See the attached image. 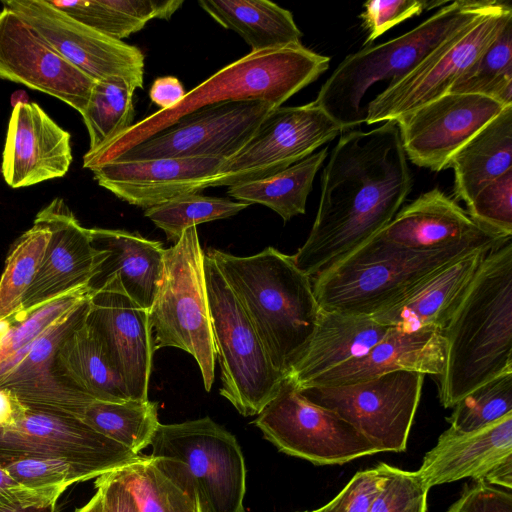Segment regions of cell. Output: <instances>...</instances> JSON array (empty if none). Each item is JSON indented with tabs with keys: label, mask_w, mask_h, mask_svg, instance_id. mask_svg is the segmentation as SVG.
Here are the masks:
<instances>
[{
	"label": "cell",
	"mask_w": 512,
	"mask_h": 512,
	"mask_svg": "<svg viewBox=\"0 0 512 512\" xmlns=\"http://www.w3.org/2000/svg\"><path fill=\"white\" fill-rule=\"evenodd\" d=\"M411 188L395 121L345 131L324 168L317 214L293 255L296 266L314 278L342 261L394 218Z\"/></svg>",
	"instance_id": "1"
},
{
	"label": "cell",
	"mask_w": 512,
	"mask_h": 512,
	"mask_svg": "<svg viewBox=\"0 0 512 512\" xmlns=\"http://www.w3.org/2000/svg\"><path fill=\"white\" fill-rule=\"evenodd\" d=\"M442 334L445 363L437 377L444 408L512 372V238L487 254Z\"/></svg>",
	"instance_id": "2"
},
{
	"label": "cell",
	"mask_w": 512,
	"mask_h": 512,
	"mask_svg": "<svg viewBox=\"0 0 512 512\" xmlns=\"http://www.w3.org/2000/svg\"><path fill=\"white\" fill-rule=\"evenodd\" d=\"M207 254L238 298L275 369L286 376L309 345L321 308L312 278L273 247L247 257Z\"/></svg>",
	"instance_id": "3"
},
{
	"label": "cell",
	"mask_w": 512,
	"mask_h": 512,
	"mask_svg": "<svg viewBox=\"0 0 512 512\" xmlns=\"http://www.w3.org/2000/svg\"><path fill=\"white\" fill-rule=\"evenodd\" d=\"M329 63V57L302 44L250 52L194 87L175 107L159 110L133 124L100 149L87 151L83 167L90 170L114 160L183 116L205 106L259 100L280 107L323 74Z\"/></svg>",
	"instance_id": "4"
},
{
	"label": "cell",
	"mask_w": 512,
	"mask_h": 512,
	"mask_svg": "<svg viewBox=\"0 0 512 512\" xmlns=\"http://www.w3.org/2000/svg\"><path fill=\"white\" fill-rule=\"evenodd\" d=\"M497 2H449L405 34L348 55L324 82L315 102L342 131L357 127L366 121L362 100L373 85L389 81V87L408 76L439 47L489 12Z\"/></svg>",
	"instance_id": "5"
},
{
	"label": "cell",
	"mask_w": 512,
	"mask_h": 512,
	"mask_svg": "<svg viewBox=\"0 0 512 512\" xmlns=\"http://www.w3.org/2000/svg\"><path fill=\"white\" fill-rule=\"evenodd\" d=\"M500 244H465L413 252L375 235L312 278L314 295L322 310L371 317L403 298L446 264L476 249Z\"/></svg>",
	"instance_id": "6"
},
{
	"label": "cell",
	"mask_w": 512,
	"mask_h": 512,
	"mask_svg": "<svg viewBox=\"0 0 512 512\" xmlns=\"http://www.w3.org/2000/svg\"><path fill=\"white\" fill-rule=\"evenodd\" d=\"M205 252L196 227L165 249L160 285L149 310L154 349L174 347L195 359L204 388L215 377V348L204 271Z\"/></svg>",
	"instance_id": "7"
},
{
	"label": "cell",
	"mask_w": 512,
	"mask_h": 512,
	"mask_svg": "<svg viewBox=\"0 0 512 512\" xmlns=\"http://www.w3.org/2000/svg\"><path fill=\"white\" fill-rule=\"evenodd\" d=\"M204 271L220 394L243 416L258 415L275 397L284 376L268 354L215 261L205 253Z\"/></svg>",
	"instance_id": "8"
},
{
	"label": "cell",
	"mask_w": 512,
	"mask_h": 512,
	"mask_svg": "<svg viewBox=\"0 0 512 512\" xmlns=\"http://www.w3.org/2000/svg\"><path fill=\"white\" fill-rule=\"evenodd\" d=\"M151 456L165 458L191 482L203 512H246V466L233 434L210 417L159 424Z\"/></svg>",
	"instance_id": "9"
},
{
	"label": "cell",
	"mask_w": 512,
	"mask_h": 512,
	"mask_svg": "<svg viewBox=\"0 0 512 512\" xmlns=\"http://www.w3.org/2000/svg\"><path fill=\"white\" fill-rule=\"evenodd\" d=\"M253 424L279 451L315 465L344 464L379 453L335 412L308 401L288 375Z\"/></svg>",
	"instance_id": "10"
},
{
	"label": "cell",
	"mask_w": 512,
	"mask_h": 512,
	"mask_svg": "<svg viewBox=\"0 0 512 512\" xmlns=\"http://www.w3.org/2000/svg\"><path fill=\"white\" fill-rule=\"evenodd\" d=\"M425 375L400 370L338 387L299 389L362 433L379 452H403L418 408Z\"/></svg>",
	"instance_id": "11"
},
{
	"label": "cell",
	"mask_w": 512,
	"mask_h": 512,
	"mask_svg": "<svg viewBox=\"0 0 512 512\" xmlns=\"http://www.w3.org/2000/svg\"><path fill=\"white\" fill-rule=\"evenodd\" d=\"M512 20V7L498 1L486 14L439 47L408 76L385 88L366 108V123L395 121L449 93L455 82Z\"/></svg>",
	"instance_id": "12"
},
{
	"label": "cell",
	"mask_w": 512,
	"mask_h": 512,
	"mask_svg": "<svg viewBox=\"0 0 512 512\" xmlns=\"http://www.w3.org/2000/svg\"><path fill=\"white\" fill-rule=\"evenodd\" d=\"M342 132L315 100L300 106H280L263 120L235 156L223 162L208 188L274 175L310 156Z\"/></svg>",
	"instance_id": "13"
},
{
	"label": "cell",
	"mask_w": 512,
	"mask_h": 512,
	"mask_svg": "<svg viewBox=\"0 0 512 512\" xmlns=\"http://www.w3.org/2000/svg\"><path fill=\"white\" fill-rule=\"evenodd\" d=\"M24 457L67 461L99 477L136 461L140 454L101 435L78 417L26 407L16 423L0 428V463Z\"/></svg>",
	"instance_id": "14"
},
{
	"label": "cell",
	"mask_w": 512,
	"mask_h": 512,
	"mask_svg": "<svg viewBox=\"0 0 512 512\" xmlns=\"http://www.w3.org/2000/svg\"><path fill=\"white\" fill-rule=\"evenodd\" d=\"M276 108L259 100L205 106L183 116L114 160L212 157L226 161L245 146Z\"/></svg>",
	"instance_id": "15"
},
{
	"label": "cell",
	"mask_w": 512,
	"mask_h": 512,
	"mask_svg": "<svg viewBox=\"0 0 512 512\" xmlns=\"http://www.w3.org/2000/svg\"><path fill=\"white\" fill-rule=\"evenodd\" d=\"M2 5L94 81L119 79L133 90L143 87L144 55L136 46L77 22L47 0H6Z\"/></svg>",
	"instance_id": "16"
},
{
	"label": "cell",
	"mask_w": 512,
	"mask_h": 512,
	"mask_svg": "<svg viewBox=\"0 0 512 512\" xmlns=\"http://www.w3.org/2000/svg\"><path fill=\"white\" fill-rule=\"evenodd\" d=\"M507 106L479 94L447 93L401 115L395 122L407 159L436 172L448 168L453 155Z\"/></svg>",
	"instance_id": "17"
},
{
	"label": "cell",
	"mask_w": 512,
	"mask_h": 512,
	"mask_svg": "<svg viewBox=\"0 0 512 512\" xmlns=\"http://www.w3.org/2000/svg\"><path fill=\"white\" fill-rule=\"evenodd\" d=\"M0 79L46 93L80 114L95 83L5 7L0 11Z\"/></svg>",
	"instance_id": "18"
},
{
	"label": "cell",
	"mask_w": 512,
	"mask_h": 512,
	"mask_svg": "<svg viewBox=\"0 0 512 512\" xmlns=\"http://www.w3.org/2000/svg\"><path fill=\"white\" fill-rule=\"evenodd\" d=\"M37 215L50 234L20 314L89 287L106 257L93 245L90 229L79 223L63 199H53Z\"/></svg>",
	"instance_id": "19"
},
{
	"label": "cell",
	"mask_w": 512,
	"mask_h": 512,
	"mask_svg": "<svg viewBox=\"0 0 512 512\" xmlns=\"http://www.w3.org/2000/svg\"><path fill=\"white\" fill-rule=\"evenodd\" d=\"M86 322L99 339L131 400L147 401L154 343L149 310L126 295L93 291Z\"/></svg>",
	"instance_id": "20"
},
{
	"label": "cell",
	"mask_w": 512,
	"mask_h": 512,
	"mask_svg": "<svg viewBox=\"0 0 512 512\" xmlns=\"http://www.w3.org/2000/svg\"><path fill=\"white\" fill-rule=\"evenodd\" d=\"M417 472L429 489L472 478L511 490L512 414L471 432L448 428L425 454Z\"/></svg>",
	"instance_id": "21"
},
{
	"label": "cell",
	"mask_w": 512,
	"mask_h": 512,
	"mask_svg": "<svg viewBox=\"0 0 512 512\" xmlns=\"http://www.w3.org/2000/svg\"><path fill=\"white\" fill-rule=\"evenodd\" d=\"M89 300L64 315L4 367L0 371V388L10 391L26 407L80 418L93 399L59 378L55 355L61 341L85 317Z\"/></svg>",
	"instance_id": "22"
},
{
	"label": "cell",
	"mask_w": 512,
	"mask_h": 512,
	"mask_svg": "<svg viewBox=\"0 0 512 512\" xmlns=\"http://www.w3.org/2000/svg\"><path fill=\"white\" fill-rule=\"evenodd\" d=\"M223 162L212 157L113 160L90 170L101 187L146 210L208 188Z\"/></svg>",
	"instance_id": "23"
},
{
	"label": "cell",
	"mask_w": 512,
	"mask_h": 512,
	"mask_svg": "<svg viewBox=\"0 0 512 512\" xmlns=\"http://www.w3.org/2000/svg\"><path fill=\"white\" fill-rule=\"evenodd\" d=\"M70 133L37 103L16 102L8 124L1 172L12 188L61 178L72 163Z\"/></svg>",
	"instance_id": "24"
},
{
	"label": "cell",
	"mask_w": 512,
	"mask_h": 512,
	"mask_svg": "<svg viewBox=\"0 0 512 512\" xmlns=\"http://www.w3.org/2000/svg\"><path fill=\"white\" fill-rule=\"evenodd\" d=\"M377 236L413 252H431L465 244H500L512 238L476 223L438 187L422 193L399 210Z\"/></svg>",
	"instance_id": "25"
},
{
	"label": "cell",
	"mask_w": 512,
	"mask_h": 512,
	"mask_svg": "<svg viewBox=\"0 0 512 512\" xmlns=\"http://www.w3.org/2000/svg\"><path fill=\"white\" fill-rule=\"evenodd\" d=\"M444 363L442 331L435 328L402 330L392 327L368 352L322 373L301 388L350 385L400 370L438 376Z\"/></svg>",
	"instance_id": "26"
},
{
	"label": "cell",
	"mask_w": 512,
	"mask_h": 512,
	"mask_svg": "<svg viewBox=\"0 0 512 512\" xmlns=\"http://www.w3.org/2000/svg\"><path fill=\"white\" fill-rule=\"evenodd\" d=\"M90 235L93 245L106 253L90 289L124 294L150 310L164 268L162 243L118 229L92 228Z\"/></svg>",
	"instance_id": "27"
},
{
	"label": "cell",
	"mask_w": 512,
	"mask_h": 512,
	"mask_svg": "<svg viewBox=\"0 0 512 512\" xmlns=\"http://www.w3.org/2000/svg\"><path fill=\"white\" fill-rule=\"evenodd\" d=\"M495 247L476 249L446 264L403 298L371 317L380 324L402 330L443 331L485 257Z\"/></svg>",
	"instance_id": "28"
},
{
	"label": "cell",
	"mask_w": 512,
	"mask_h": 512,
	"mask_svg": "<svg viewBox=\"0 0 512 512\" xmlns=\"http://www.w3.org/2000/svg\"><path fill=\"white\" fill-rule=\"evenodd\" d=\"M391 328L370 316L321 309L309 345L287 375L301 388L322 373L362 356Z\"/></svg>",
	"instance_id": "29"
},
{
	"label": "cell",
	"mask_w": 512,
	"mask_h": 512,
	"mask_svg": "<svg viewBox=\"0 0 512 512\" xmlns=\"http://www.w3.org/2000/svg\"><path fill=\"white\" fill-rule=\"evenodd\" d=\"M85 318L86 315L57 348V375L67 385L92 399L109 402L131 400L122 379Z\"/></svg>",
	"instance_id": "30"
},
{
	"label": "cell",
	"mask_w": 512,
	"mask_h": 512,
	"mask_svg": "<svg viewBox=\"0 0 512 512\" xmlns=\"http://www.w3.org/2000/svg\"><path fill=\"white\" fill-rule=\"evenodd\" d=\"M454 193L466 205L489 182L512 169V105L476 133L451 158Z\"/></svg>",
	"instance_id": "31"
},
{
	"label": "cell",
	"mask_w": 512,
	"mask_h": 512,
	"mask_svg": "<svg viewBox=\"0 0 512 512\" xmlns=\"http://www.w3.org/2000/svg\"><path fill=\"white\" fill-rule=\"evenodd\" d=\"M217 23L239 34L251 52L301 44L302 32L293 15L267 0H200Z\"/></svg>",
	"instance_id": "32"
},
{
	"label": "cell",
	"mask_w": 512,
	"mask_h": 512,
	"mask_svg": "<svg viewBox=\"0 0 512 512\" xmlns=\"http://www.w3.org/2000/svg\"><path fill=\"white\" fill-rule=\"evenodd\" d=\"M115 473L141 512H203L191 482L165 458L140 454Z\"/></svg>",
	"instance_id": "33"
},
{
	"label": "cell",
	"mask_w": 512,
	"mask_h": 512,
	"mask_svg": "<svg viewBox=\"0 0 512 512\" xmlns=\"http://www.w3.org/2000/svg\"><path fill=\"white\" fill-rule=\"evenodd\" d=\"M327 151L325 147L274 175L231 185L227 193L249 205L262 204L289 221L305 213L307 197Z\"/></svg>",
	"instance_id": "34"
},
{
	"label": "cell",
	"mask_w": 512,
	"mask_h": 512,
	"mask_svg": "<svg viewBox=\"0 0 512 512\" xmlns=\"http://www.w3.org/2000/svg\"><path fill=\"white\" fill-rule=\"evenodd\" d=\"M80 419L136 454L150 446L160 424L158 405L150 400L109 402L93 399L84 408Z\"/></svg>",
	"instance_id": "35"
},
{
	"label": "cell",
	"mask_w": 512,
	"mask_h": 512,
	"mask_svg": "<svg viewBox=\"0 0 512 512\" xmlns=\"http://www.w3.org/2000/svg\"><path fill=\"white\" fill-rule=\"evenodd\" d=\"M49 234L45 222L36 215L33 226L12 245L0 277V322L21 313L24 297L43 258Z\"/></svg>",
	"instance_id": "36"
},
{
	"label": "cell",
	"mask_w": 512,
	"mask_h": 512,
	"mask_svg": "<svg viewBox=\"0 0 512 512\" xmlns=\"http://www.w3.org/2000/svg\"><path fill=\"white\" fill-rule=\"evenodd\" d=\"M134 91L123 80L95 81L81 114L89 134L88 152L100 149L133 125Z\"/></svg>",
	"instance_id": "37"
},
{
	"label": "cell",
	"mask_w": 512,
	"mask_h": 512,
	"mask_svg": "<svg viewBox=\"0 0 512 512\" xmlns=\"http://www.w3.org/2000/svg\"><path fill=\"white\" fill-rule=\"evenodd\" d=\"M449 93L479 94L512 105V20L455 82Z\"/></svg>",
	"instance_id": "38"
},
{
	"label": "cell",
	"mask_w": 512,
	"mask_h": 512,
	"mask_svg": "<svg viewBox=\"0 0 512 512\" xmlns=\"http://www.w3.org/2000/svg\"><path fill=\"white\" fill-rule=\"evenodd\" d=\"M92 293L85 287L0 322V371Z\"/></svg>",
	"instance_id": "39"
},
{
	"label": "cell",
	"mask_w": 512,
	"mask_h": 512,
	"mask_svg": "<svg viewBox=\"0 0 512 512\" xmlns=\"http://www.w3.org/2000/svg\"><path fill=\"white\" fill-rule=\"evenodd\" d=\"M0 464L39 506L44 507L56 505L70 485L97 478L87 468L57 459L24 457Z\"/></svg>",
	"instance_id": "40"
},
{
	"label": "cell",
	"mask_w": 512,
	"mask_h": 512,
	"mask_svg": "<svg viewBox=\"0 0 512 512\" xmlns=\"http://www.w3.org/2000/svg\"><path fill=\"white\" fill-rule=\"evenodd\" d=\"M248 206L247 203L228 198L193 193L148 208L144 215L165 233L168 241L175 244L186 229L201 223L229 218Z\"/></svg>",
	"instance_id": "41"
},
{
	"label": "cell",
	"mask_w": 512,
	"mask_h": 512,
	"mask_svg": "<svg viewBox=\"0 0 512 512\" xmlns=\"http://www.w3.org/2000/svg\"><path fill=\"white\" fill-rule=\"evenodd\" d=\"M512 414V372L476 388L453 407L447 421L450 429L471 432Z\"/></svg>",
	"instance_id": "42"
},
{
	"label": "cell",
	"mask_w": 512,
	"mask_h": 512,
	"mask_svg": "<svg viewBox=\"0 0 512 512\" xmlns=\"http://www.w3.org/2000/svg\"><path fill=\"white\" fill-rule=\"evenodd\" d=\"M379 484L370 512H426L429 488L417 471L379 463Z\"/></svg>",
	"instance_id": "43"
},
{
	"label": "cell",
	"mask_w": 512,
	"mask_h": 512,
	"mask_svg": "<svg viewBox=\"0 0 512 512\" xmlns=\"http://www.w3.org/2000/svg\"><path fill=\"white\" fill-rule=\"evenodd\" d=\"M48 3L77 22L118 40L146 25L125 13L120 0H52Z\"/></svg>",
	"instance_id": "44"
},
{
	"label": "cell",
	"mask_w": 512,
	"mask_h": 512,
	"mask_svg": "<svg viewBox=\"0 0 512 512\" xmlns=\"http://www.w3.org/2000/svg\"><path fill=\"white\" fill-rule=\"evenodd\" d=\"M467 209L469 216L482 227L512 236V169L483 186Z\"/></svg>",
	"instance_id": "45"
},
{
	"label": "cell",
	"mask_w": 512,
	"mask_h": 512,
	"mask_svg": "<svg viewBox=\"0 0 512 512\" xmlns=\"http://www.w3.org/2000/svg\"><path fill=\"white\" fill-rule=\"evenodd\" d=\"M447 1L371 0L364 3L360 14L363 26L369 31L364 45L371 44L390 28L423 11L447 5Z\"/></svg>",
	"instance_id": "46"
},
{
	"label": "cell",
	"mask_w": 512,
	"mask_h": 512,
	"mask_svg": "<svg viewBox=\"0 0 512 512\" xmlns=\"http://www.w3.org/2000/svg\"><path fill=\"white\" fill-rule=\"evenodd\" d=\"M378 484L377 467L359 471L335 498L310 512H370Z\"/></svg>",
	"instance_id": "47"
},
{
	"label": "cell",
	"mask_w": 512,
	"mask_h": 512,
	"mask_svg": "<svg viewBox=\"0 0 512 512\" xmlns=\"http://www.w3.org/2000/svg\"><path fill=\"white\" fill-rule=\"evenodd\" d=\"M447 512H512L511 490L475 481Z\"/></svg>",
	"instance_id": "48"
},
{
	"label": "cell",
	"mask_w": 512,
	"mask_h": 512,
	"mask_svg": "<svg viewBox=\"0 0 512 512\" xmlns=\"http://www.w3.org/2000/svg\"><path fill=\"white\" fill-rule=\"evenodd\" d=\"M95 488L102 496V512H141L134 496L115 471L97 477Z\"/></svg>",
	"instance_id": "49"
},
{
	"label": "cell",
	"mask_w": 512,
	"mask_h": 512,
	"mask_svg": "<svg viewBox=\"0 0 512 512\" xmlns=\"http://www.w3.org/2000/svg\"><path fill=\"white\" fill-rule=\"evenodd\" d=\"M185 90L180 80L174 76L157 78L150 89L149 95L160 110L175 107L185 96Z\"/></svg>",
	"instance_id": "50"
},
{
	"label": "cell",
	"mask_w": 512,
	"mask_h": 512,
	"mask_svg": "<svg viewBox=\"0 0 512 512\" xmlns=\"http://www.w3.org/2000/svg\"><path fill=\"white\" fill-rule=\"evenodd\" d=\"M17 504L39 506L0 464V512Z\"/></svg>",
	"instance_id": "51"
},
{
	"label": "cell",
	"mask_w": 512,
	"mask_h": 512,
	"mask_svg": "<svg viewBox=\"0 0 512 512\" xmlns=\"http://www.w3.org/2000/svg\"><path fill=\"white\" fill-rule=\"evenodd\" d=\"M26 410L10 391L0 388V428L16 423Z\"/></svg>",
	"instance_id": "52"
},
{
	"label": "cell",
	"mask_w": 512,
	"mask_h": 512,
	"mask_svg": "<svg viewBox=\"0 0 512 512\" xmlns=\"http://www.w3.org/2000/svg\"><path fill=\"white\" fill-rule=\"evenodd\" d=\"M56 505H50V506H29L24 504H17L14 506H11L7 509H4L1 512H54Z\"/></svg>",
	"instance_id": "53"
},
{
	"label": "cell",
	"mask_w": 512,
	"mask_h": 512,
	"mask_svg": "<svg viewBox=\"0 0 512 512\" xmlns=\"http://www.w3.org/2000/svg\"><path fill=\"white\" fill-rule=\"evenodd\" d=\"M74 512H102V496L100 491L96 490L92 498Z\"/></svg>",
	"instance_id": "54"
},
{
	"label": "cell",
	"mask_w": 512,
	"mask_h": 512,
	"mask_svg": "<svg viewBox=\"0 0 512 512\" xmlns=\"http://www.w3.org/2000/svg\"><path fill=\"white\" fill-rule=\"evenodd\" d=\"M302 512H310V511H302Z\"/></svg>",
	"instance_id": "55"
}]
</instances>
